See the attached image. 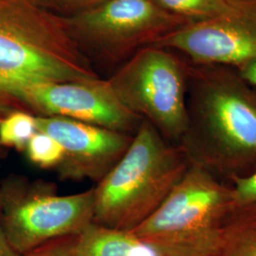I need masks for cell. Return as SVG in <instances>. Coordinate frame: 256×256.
<instances>
[{"mask_svg": "<svg viewBox=\"0 0 256 256\" xmlns=\"http://www.w3.org/2000/svg\"><path fill=\"white\" fill-rule=\"evenodd\" d=\"M188 126L178 146L190 165L229 184L256 170V90L238 70L189 68Z\"/></svg>", "mask_w": 256, "mask_h": 256, "instance_id": "1", "label": "cell"}, {"mask_svg": "<svg viewBox=\"0 0 256 256\" xmlns=\"http://www.w3.org/2000/svg\"><path fill=\"white\" fill-rule=\"evenodd\" d=\"M98 78L63 16L38 0H0V120L28 84Z\"/></svg>", "mask_w": 256, "mask_h": 256, "instance_id": "2", "label": "cell"}, {"mask_svg": "<svg viewBox=\"0 0 256 256\" xmlns=\"http://www.w3.org/2000/svg\"><path fill=\"white\" fill-rule=\"evenodd\" d=\"M189 166L180 146L144 120L126 154L93 188L94 222L136 229L160 207Z\"/></svg>", "mask_w": 256, "mask_h": 256, "instance_id": "3", "label": "cell"}, {"mask_svg": "<svg viewBox=\"0 0 256 256\" xmlns=\"http://www.w3.org/2000/svg\"><path fill=\"white\" fill-rule=\"evenodd\" d=\"M234 229L230 184L190 165L160 207L132 232L160 256H218Z\"/></svg>", "mask_w": 256, "mask_h": 256, "instance_id": "4", "label": "cell"}, {"mask_svg": "<svg viewBox=\"0 0 256 256\" xmlns=\"http://www.w3.org/2000/svg\"><path fill=\"white\" fill-rule=\"evenodd\" d=\"M0 216L10 246L21 256L55 239L78 236L93 223V188L61 194L54 182L10 176L0 184Z\"/></svg>", "mask_w": 256, "mask_h": 256, "instance_id": "5", "label": "cell"}, {"mask_svg": "<svg viewBox=\"0 0 256 256\" xmlns=\"http://www.w3.org/2000/svg\"><path fill=\"white\" fill-rule=\"evenodd\" d=\"M189 66L164 48L142 46L108 81L120 102L178 144L188 126Z\"/></svg>", "mask_w": 256, "mask_h": 256, "instance_id": "6", "label": "cell"}, {"mask_svg": "<svg viewBox=\"0 0 256 256\" xmlns=\"http://www.w3.org/2000/svg\"><path fill=\"white\" fill-rule=\"evenodd\" d=\"M63 18L78 45L88 44L110 58L152 45L191 22L165 10L154 0H106Z\"/></svg>", "mask_w": 256, "mask_h": 256, "instance_id": "7", "label": "cell"}, {"mask_svg": "<svg viewBox=\"0 0 256 256\" xmlns=\"http://www.w3.org/2000/svg\"><path fill=\"white\" fill-rule=\"evenodd\" d=\"M19 110L62 117L135 135L142 119L120 102L108 80L36 82L16 95Z\"/></svg>", "mask_w": 256, "mask_h": 256, "instance_id": "8", "label": "cell"}, {"mask_svg": "<svg viewBox=\"0 0 256 256\" xmlns=\"http://www.w3.org/2000/svg\"><path fill=\"white\" fill-rule=\"evenodd\" d=\"M152 46L187 55L194 66H234L256 60V0H242L227 16L190 22L158 38Z\"/></svg>", "mask_w": 256, "mask_h": 256, "instance_id": "9", "label": "cell"}, {"mask_svg": "<svg viewBox=\"0 0 256 256\" xmlns=\"http://www.w3.org/2000/svg\"><path fill=\"white\" fill-rule=\"evenodd\" d=\"M37 131L44 132L63 148L55 169L62 180L100 182L118 164L134 135L62 117L36 116Z\"/></svg>", "mask_w": 256, "mask_h": 256, "instance_id": "10", "label": "cell"}, {"mask_svg": "<svg viewBox=\"0 0 256 256\" xmlns=\"http://www.w3.org/2000/svg\"><path fill=\"white\" fill-rule=\"evenodd\" d=\"M79 256H160L154 248L132 230L92 223L76 236Z\"/></svg>", "mask_w": 256, "mask_h": 256, "instance_id": "11", "label": "cell"}, {"mask_svg": "<svg viewBox=\"0 0 256 256\" xmlns=\"http://www.w3.org/2000/svg\"><path fill=\"white\" fill-rule=\"evenodd\" d=\"M162 9L191 22L227 16L236 12L242 0H154Z\"/></svg>", "mask_w": 256, "mask_h": 256, "instance_id": "12", "label": "cell"}, {"mask_svg": "<svg viewBox=\"0 0 256 256\" xmlns=\"http://www.w3.org/2000/svg\"><path fill=\"white\" fill-rule=\"evenodd\" d=\"M36 132V115L25 110L12 111L0 120V146L24 151Z\"/></svg>", "mask_w": 256, "mask_h": 256, "instance_id": "13", "label": "cell"}, {"mask_svg": "<svg viewBox=\"0 0 256 256\" xmlns=\"http://www.w3.org/2000/svg\"><path fill=\"white\" fill-rule=\"evenodd\" d=\"M30 162L42 169H56L63 158V148L44 132L37 131L25 148Z\"/></svg>", "mask_w": 256, "mask_h": 256, "instance_id": "14", "label": "cell"}, {"mask_svg": "<svg viewBox=\"0 0 256 256\" xmlns=\"http://www.w3.org/2000/svg\"><path fill=\"white\" fill-rule=\"evenodd\" d=\"M234 218L256 224V170L230 183Z\"/></svg>", "mask_w": 256, "mask_h": 256, "instance_id": "15", "label": "cell"}, {"mask_svg": "<svg viewBox=\"0 0 256 256\" xmlns=\"http://www.w3.org/2000/svg\"><path fill=\"white\" fill-rule=\"evenodd\" d=\"M218 256H256V224L236 218L232 234Z\"/></svg>", "mask_w": 256, "mask_h": 256, "instance_id": "16", "label": "cell"}, {"mask_svg": "<svg viewBox=\"0 0 256 256\" xmlns=\"http://www.w3.org/2000/svg\"><path fill=\"white\" fill-rule=\"evenodd\" d=\"M20 256H79L76 250V236L50 241Z\"/></svg>", "mask_w": 256, "mask_h": 256, "instance_id": "17", "label": "cell"}, {"mask_svg": "<svg viewBox=\"0 0 256 256\" xmlns=\"http://www.w3.org/2000/svg\"><path fill=\"white\" fill-rule=\"evenodd\" d=\"M41 5L46 7L50 5L59 6L63 9H88L98 5L106 0H38Z\"/></svg>", "mask_w": 256, "mask_h": 256, "instance_id": "18", "label": "cell"}, {"mask_svg": "<svg viewBox=\"0 0 256 256\" xmlns=\"http://www.w3.org/2000/svg\"><path fill=\"white\" fill-rule=\"evenodd\" d=\"M240 76L256 90V60L236 68Z\"/></svg>", "mask_w": 256, "mask_h": 256, "instance_id": "19", "label": "cell"}, {"mask_svg": "<svg viewBox=\"0 0 256 256\" xmlns=\"http://www.w3.org/2000/svg\"><path fill=\"white\" fill-rule=\"evenodd\" d=\"M0 256H20V254H18L10 246L7 239L2 226L1 216H0Z\"/></svg>", "mask_w": 256, "mask_h": 256, "instance_id": "20", "label": "cell"}]
</instances>
